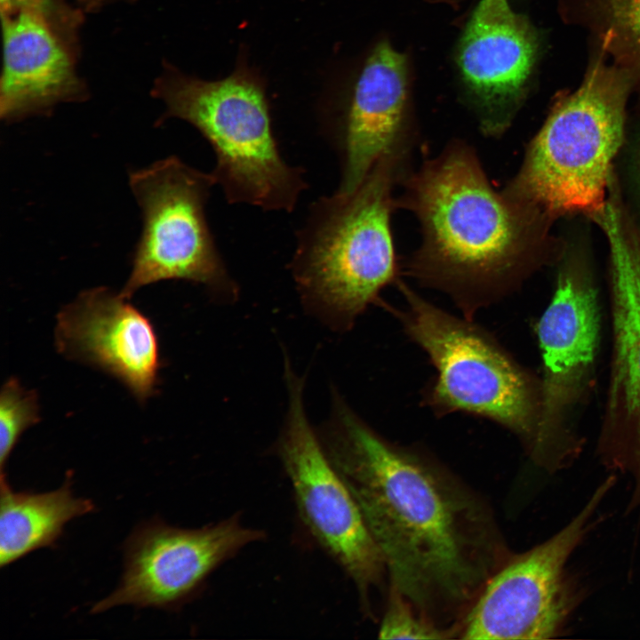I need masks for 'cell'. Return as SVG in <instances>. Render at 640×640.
Segmentation results:
<instances>
[{"mask_svg":"<svg viewBox=\"0 0 640 640\" xmlns=\"http://www.w3.org/2000/svg\"><path fill=\"white\" fill-rule=\"evenodd\" d=\"M286 371L290 403L278 451L300 516L317 543L352 580L363 612L374 620L380 614L376 604H385L389 587L383 556L308 422L302 382Z\"/></svg>","mask_w":640,"mask_h":640,"instance_id":"obj_9","label":"cell"},{"mask_svg":"<svg viewBox=\"0 0 640 640\" xmlns=\"http://www.w3.org/2000/svg\"><path fill=\"white\" fill-rule=\"evenodd\" d=\"M263 536L235 517L200 529L177 528L156 519L147 522L125 542L118 587L91 612L100 613L119 605L171 609L221 562Z\"/></svg>","mask_w":640,"mask_h":640,"instance_id":"obj_12","label":"cell"},{"mask_svg":"<svg viewBox=\"0 0 640 640\" xmlns=\"http://www.w3.org/2000/svg\"><path fill=\"white\" fill-rule=\"evenodd\" d=\"M601 229L610 252L612 354L598 451L605 464L634 476L640 501V228L615 214Z\"/></svg>","mask_w":640,"mask_h":640,"instance_id":"obj_11","label":"cell"},{"mask_svg":"<svg viewBox=\"0 0 640 640\" xmlns=\"http://www.w3.org/2000/svg\"><path fill=\"white\" fill-rule=\"evenodd\" d=\"M538 43L526 19L508 0H482L471 16L459 48L464 80L479 105L480 128L499 137L533 67Z\"/></svg>","mask_w":640,"mask_h":640,"instance_id":"obj_15","label":"cell"},{"mask_svg":"<svg viewBox=\"0 0 640 640\" xmlns=\"http://www.w3.org/2000/svg\"><path fill=\"white\" fill-rule=\"evenodd\" d=\"M552 298L536 325L541 357L540 412L527 453L543 469L569 467L580 454V413L594 386L600 337L598 292L583 257L564 255Z\"/></svg>","mask_w":640,"mask_h":640,"instance_id":"obj_7","label":"cell"},{"mask_svg":"<svg viewBox=\"0 0 640 640\" xmlns=\"http://www.w3.org/2000/svg\"><path fill=\"white\" fill-rule=\"evenodd\" d=\"M129 187L142 215L132 271L120 294L130 299L162 280H186L212 293L234 297L237 286L216 245L206 205L216 180L170 156L129 172Z\"/></svg>","mask_w":640,"mask_h":640,"instance_id":"obj_8","label":"cell"},{"mask_svg":"<svg viewBox=\"0 0 640 640\" xmlns=\"http://www.w3.org/2000/svg\"><path fill=\"white\" fill-rule=\"evenodd\" d=\"M55 344L64 356L119 380L140 403L156 390L157 335L120 292L103 286L80 292L57 315Z\"/></svg>","mask_w":640,"mask_h":640,"instance_id":"obj_14","label":"cell"},{"mask_svg":"<svg viewBox=\"0 0 640 640\" xmlns=\"http://www.w3.org/2000/svg\"><path fill=\"white\" fill-rule=\"evenodd\" d=\"M160 96L167 116L189 123L210 144L211 172L228 204L294 210L308 187L306 171L283 157L258 78L242 68L217 81L177 78Z\"/></svg>","mask_w":640,"mask_h":640,"instance_id":"obj_6","label":"cell"},{"mask_svg":"<svg viewBox=\"0 0 640 640\" xmlns=\"http://www.w3.org/2000/svg\"><path fill=\"white\" fill-rule=\"evenodd\" d=\"M0 484L1 568L35 550L56 546L68 523L95 509L90 499L74 495L71 476L46 492L14 491L5 476Z\"/></svg>","mask_w":640,"mask_h":640,"instance_id":"obj_17","label":"cell"},{"mask_svg":"<svg viewBox=\"0 0 640 640\" xmlns=\"http://www.w3.org/2000/svg\"><path fill=\"white\" fill-rule=\"evenodd\" d=\"M319 439L354 497L388 588L459 638L484 586L512 555L489 503L425 451L377 433L340 399Z\"/></svg>","mask_w":640,"mask_h":640,"instance_id":"obj_1","label":"cell"},{"mask_svg":"<svg viewBox=\"0 0 640 640\" xmlns=\"http://www.w3.org/2000/svg\"><path fill=\"white\" fill-rule=\"evenodd\" d=\"M40 420L36 393L26 389L14 377L3 385L0 395V464L4 466L23 432Z\"/></svg>","mask_w":640,"mask_h":640,"instance_id":"obj_19","label":"cell"},{"mask_svg":"<svg viewBox=\"0 0 640 640\" xmlns=\"http://www.w3.org/2000/svg\"><path fill=\"white\" fill-rule=\"evenodd\" d=\"M395 284L404 306L380 304L436 370L424 404L440 416L467 412L492 420L514 434L528 453L538 426L540 379L474 319L444 310L400 278Z\"/></svg>","mask_w":640,"mask_h":640,"instance_id":"obj_5","label":"cell"},{"mask_svg":"<svg viewBox=\"0 0 640 640\" xmlns=\"http://www.w3.org/2000/svg\"><path fill=\"white\" fill-rule=\"evenodd\" d=\"M3 16L0 115L13 122L72 97L76 82L66 51L44 13L19 10Z\"/></svg>","mask_w":640,"mask_h":640,"instance_id":"obj_16","label":"cell"},{"mask_svg":"<svg viewBox=\"0 0 640 640\" xmlns=\"http://www.w3.org/2000/svg\"><path fill=\"white\" fill-rule=\"evenodd\" d=\"M379 628L380 639H454L420 614L399 592L388 588Z\"/></svg>","mask_w":640,"mask_h":640,"instance_id":"obj_20","label":"cell"},{"mask_svg":"<svg viewBox=\"0 0 640 640\" xmlns=\"http://www.w3.org/2000/svg\"><path fill=\"white\" fill-rule=\"evenodd\" d=\"M636 174H637L638 181L640 184V147H639L637 154H636Z\"/></svg>","mask_w":640,"mask_h":640,"instance_id":"obj_22","label":"cell"},{"mask_svg":"<svg viewBox=\"0 0 640 640\" xmlns=\"http://www.w3.org/2000/svg\"><path fill=\"white\" fill-rule=\"evenodd\" d=\"M613 484L612 476L605 480L552 537L525 552L512 553L476 597L462 622L460 639L556 636L574 604L565 576L567 560L592 527L596 510Z\"/></svg>","mask_w":640,"mask_h":640,"instance_id":"obj_10","label":"cell"},{"mask_svg":"<svg viewBox=\"0 0 640 640\" xmlns=\"http://www.w3.org/2000/svg\"><path fill=\"white\" fill-rule=\"evenodd\" d=\"M50 0H0L2 14L19 10H33L45 14Z\"/></svg>","mask_w":640,"mask_h":640,"instance_id":"obj_21","label":"cell"},{"mask_svg":"<svg viewBox=\"0 0 640 640\" xmlns=\"http://www.w3.org/2000/svg\"><path fill=\"white\" fill-rule=\"evenodd\" d=\"M396 208L420 229L405 274L446 294L474 319L544 265L561 260L552 221L533 205L491 184L474 148L453 140L401 180Z\"/></svg>","mask_w":640,"mask_h":640,"instance_id":"obj_2","label":"cell"},{"mask_svg":"<svg viewBox=\"0 0 640 640\" xmlns=\"http://www.w3.org/2000/svg\"><path fill=\"white\" fill-rule=\"evenodd\" d=\"M411 155H383L351 192L311 203L289 263L306 305L348 329L398 278L391 215Z\"/></svg>","mask_w":640,"mask_h":640,"instance_id":"obj_3","label":"cell"},{"mask_svg":"<svg viewBox=\"0 0 640 640\" xmlns=\"http://www.w3.org/2000/svg\"><path fill=\"white\" fill-rule=\"evenodd\" d=\"M337 156L335 191L354 190L380 156L412 153L417 135L408 120L405 58L388 42L367 58L342 111L324 128Z\"/></svg>","mask_w":640,"mask_h":640,"instance_id":"obj_13","label":"cell"},{"mask_svg":"<svg viewBox=\"0 0 640 640\" xmlns=\"http://www.w3.org/2000/svg\"><path fill=\"white\" fill-rule=\"evenodd\" d=\"M605 60L596 58L581 84L556 100L503 188L551 220L572 213L593 219L606 204L634 81Z\"/></svg>","mask_w":640,"mask_h":640,"instance_id":"obj_4","label":"cell"},{"mask_svg":"<svg viewBox=\"0 0 640 640\" xmlns=\"http://www.w3.org/2000/svg\"><path fill=\"white\" fill-rule=\"evenodd\" d=\"M603 51L640 83V0H603Z\"/></svg>","mask_w":640,"mask_h":640,"instance_id":"obj_18","label":"cell"}]
</instances>
